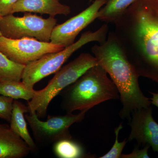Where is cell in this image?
Here are the masks:
<instances>
[{
  "label": "cell",
  "instance_id": "obj_19",
  "mask_svg": "<svg viewBox=\"0 0 158 158\" xmlns=\"http://www.w3.org/2000/svg\"><path fill=\"white\" fill-rule=\"evenodd\" d=\"M14 99L0 94V118L10 123Z\"/></svg>",
  "mask_w": 158,
  "mask_h": 158
},
{
  "label": "cell",
  "instance_id": "obj_24",
  "mask_svg": "<svg viewBox=\"0 0 158 158\" xmlns=\"http://www.w3.org/2000/svg\"><path fill=\"white\" fill-rule=\"evenodd\" d=\"M2 17L0 15V21H1V19H2ZM1 36H2V33H1V31H0V37H1Z\"/></svg>",
  "mask_w": 158,
  "mask_h": 158
},
{
  "label": "cell",
  "instance_id": "obj_3",
  "mask_svg": "<svg viewBox=\"0 0 158 158\" xmlns=\"http://www.w3.org/2000/svg\"><path fill=\"white\" fill-rule=\"evenodd\" d=\"M60 94L61 108L66 113L89 111L103 102L120 98L116 85L98 64L87 70Z\"/></svg>",
  "mask_w": 158,
  "mask_h": 158
},
{
  "label": "cell",
  "instance_id": "obj_22",
  "mask_svg": "<svg viewBox=\"0 0 158 158\" xmlns=\"http://www.w3.org/2000/svg\"><path fill=\"white\" fill-rule=\"evenodd\" d=\"M149 92L152 95V98L150 99L152 104L154 105L158 108V93L150 91H149Z\"/></svg>",
  "mask_w": 158,
  "mask_h": 158
},
{
  "label": "cell",
  "instance_id": "obj_8",
  "mask_svg": "<svg viewBox=\"0 0 158 158\" xmlns=\"http://www.w3.org/2000/svg\"><path fill=\"white\" fill-rule=\"evenodd\" d=\"M65 48L50 42L40 41L31 37L13 39L0 37V51L15 62L26 65L50 53L56 52Z\"/></svg>",
  "mask_w": 158,
  "mask_h": 158
},
{
  "label": "cell",
  "instance_id": "obj_21",
  "mask_svg": "<svg viewBox=\"0 0 158 158\" xmlns=\"http://www.w3.org/2000/svg\"><path fill=\"white\" fill-rule=\"evenodd\" d=\"M19 0H0V15L2 17L11 14L13 6Z\"/></svg>",
  "mask_w": 158,
  "mask_h": 158
},
{
  "label": "cell",
  "instance_id": "obj_16",
  "mask_svg": "<svg viewBox=\"0 0 158 158\" xmlns=\"http://www.w3.org/2000/svg\"><path fill=\"white\" fill-rule=\"evenodd\" d=\"M36 90L28 88L22 81H0V94L14 99L29 101L34 97Z\"/></svg>",
  "mask_w": 158,
  "mask_h": 158
},
{
  "label": "cell",
  "instance_id": "obj_10",
  "mask_svg": "<svg viewBox=\"0 0 158 158\" xmlns=\"http://www.w3.org/2000/svg\"><path fill=\"white\" fill-rule=\"evenodd\" d=\"M129 121L131 130L128 142L135 140L139 146L148 144L158 153V123L153 117L151 106L133 111Z\"/></svg>",
  "mask_w": 158,
  "mask_h": 158
},
{
  "label": "cell",
  "instance_id": "obj_12",
  "mask_svg": "<svg viewBox=\"0 0 158 158\" xmlns=\"http://www.w3.org/2000/svg\"><path fill=\"white\" fill-rule=\"evenodd\" d=\"M31 152L28 145L10 127L0 128V158H23Z\"/></svg>",
  "mask_w": 158,
  "mask_h": 158
},
{
  "label": "cell",
  "instance_id": "obj_1",
  "mask_svg": "<svg viewBox=\"0 0 158 158\" xmlns=\"http://www.w3.org/2000/svg\"><path fill=\"white\" fill-rule=\"evenodd\" d=\"M113 24L138 77L158 84V0H137Z\"/></svg>",
  "mask_w": 158,
  "mask_h": 158
},
{
  "label": "cell",
  "instance_id": "obj_11",
  "mask_svg": "<svg viewBox=\"0 0 158 158\" xmlns=\"http://www.w3.org/2000/svg\"><path fill=\"white\" fill-rule=\"evenodd\" d=\"M16 12H34L55 17L58 15H68L71 9L59 0H19L13 6L11 14Z\"/></svg>",
  "mask_w": 158,
  "mask_h": 158
},
{
  "label": "cell",
  "instance_id": "obj_5",
  "mask_svg": "<svg viewBox=\"0 0 158 158\" xmlns=\"http://www.w3.org/2000/svg\"><path fill=\"white\" fill-rule=\"evenodd\" d=\"M109 32L108 23H105L94 31L83 33L77 41L64 49L50 53L26 65L23 72L22 82L30 89L43 79L55 73L62 67L69 57L83 46L90 42L100 44L106 39Z\"/></svg>",
  "mask_w": 158,
  "mask_h": 158
},
{
  "label": "cell",
  "instance_id": "obj_14",
  "mask_svg": "<svg viewBox=\"0 0 158 158\" xmlns=\"http://www.w3.org/2000/svg\"><path fill=\"white\" fill-rule=\"evenodd\" d=\"M53 151L57 157L59 158H94L88 154L81 143L73 138H65L54 143Z\"/></svg>",
  "mask_w": 158,
  "mask_h": 158
},
{
  "label": "cell",
  "instance_id": "obj_4",
  "mask_svg": "<svg viewBox=\"0 0 158 158\" xmlns=\"http://www.w3.org/2000/svg\"><path fill=\"white\" fill-rule=\"evenodd\" d=\"M98 64L97 60L93 55L83 53L62 66L45 88L36 90L34 97L28 101V113L36 112L40 118L45 117L51 102L87 70Z\"/></svg>",
  "mask_w": 158,
  "mask_h": 158
},
{
  "label": "cell",
  "instance_id": "obj_20",
  "mask_svg": "<svg viewBox=\"0 0 158 158\" xmlns=\"http://www.w3.org/2000/svg\"><path fill=\"white\" fill-rule=\"evenodd\" d=\"M139 145L135 146L131 153L123 154L121 156L122 158H149L148 150L150 148L148 144H145L143 148L140 149Z\"/></svg>",
  "mask_w": 158,
  "mask_h": 158
},
{
  "label": "cell",
  "instance_id": "obj_6",
  "mask_svg": "<svg viewBox=\"0 0 158 158\" xmlns=\"http://www.w3.org/2000/svg\"><path fill=\"white\" fill-rule=\"evenodd\" d=\"M56 23V19L52 16L44 18L30 12H25L21 17L10 14L2 17L0 31L2 36L10 39L31 37L49 42Z\"/></svg>",
  "mask_w": 158,
  "mask_h": 158
},
{
  "label": "cell",
  "instance_id": "obj_13",
  "mask_svg": "<svg viewBox=\"0 0 158 158\" xmlns=\"http://www.w3.org/2000/svg\"><path fill=\"white\" fill-rule=\"evenodd\" d=\"M27 113H28L27 106L14 99L9 127L13 131L25 141L31 148V152L35 153L38 148L28 130L24 114Z\"/></svg>",
  "mask_w": 158,
  "mask_h": 158
},
{
  "label": "cell",
  "instance_id": "obj_15",
  "mask_svg": "<svg viewBox=\"0 0 158 158\" xmlns=\"http://www.w3.org/2000/svg\"><path fill=\"white\" fill-rule=\"evenodd\" d=\"M137 0H109L99 10L97 19L106 23H113Z\"/></svg>",
  "mask_w": 158,
  "mask_h": 158
},
{
  "label": "cell",
  "instance_id": "obj_7",
  "mask_svg": "<svg viewBox=\"0 0 158 158\" xmlns=\"http://www.w3.org/2000/svg\"><path fill=\"white\" fill-rule=\"evenodd\" d=\"M88 111L84 110L77 114L48 116L46 121L40 120L36 112L27 113L25 116L37 144L46 146L62 139L72 138L69 128L74 123L83 121Z\"/></svg>",
  "mask_w": 158,
  "mask_h": 158
},
{
  "label": "cell",
  "instance_id": "obj_17",
  "mask_svg": "<svg viewBox=\"0 0 158 158\" xmlns=\"http://www.w3.org/2000/svg\"><path fill=\"white\" fill-rule=\"evenodd\" d=\"M25 66L11 61L0 51V81H20Z\"/></svg>",
  "mask_w": 158,
  "mask_h": 158
},
{
  "label": "cell",
  "instance_id": "obj_25",
  "mask_svg": "<svg viewBox=\"0 0 158 158\" xmlns=\"http://www.w3.org/2000/svg\"><path fill=\"white\" fill-rule=\"evenodd\" d=\"M94 1V0H90V2H91V1ZM102 1H105V2H106V3L108 1H109V0H102Z\"/></svg>",
  "mask_w": 158,
  "mask_h": 158
},
{
  "label": "cell",
  "instance_id": "obj_2",
  "mask_svg": "<svg viewBox=\"0 0 158 158\" xmlns=\"http://www.w3.org/2000/svg\"><path fill=\"white\" fill-rule=\"evenodd\" d=\"M91 50L118 89L122 105L119 113L121 119L130 120L133 111L150 106V99L141 90L139 77L114 31H110L106 40L94 44Z\"/></svg>",
  "mask_w": 158,
  "mask_h": 158
},
{
  "label": "cell",
  "instance_id": "obj_9",
  "mask_svg": "<svg viewBox=\"0 0 158 158\" xmlns=\"http://www.w3.org/2000/svg\"><path fill=\"white\" fill-rule=\"evenodd\" d=\"M106 3L102 0H94L82 12L65 22L56 25L52 32L50 42L65 48L72 44L78 34L97 19L99 10Z\"/></svg>",
  "mask_w": 158,
  "mask_h": 158
},
{
  "label": "cell",
  "instance_id": "obj_18",
  "mask_svg": "<svg viewBox=\"0 0 158 158\" xmlns=\"http://www.w3.org/2000/svg\"><path fill=\"white\" fill-rule=\"evenodd\" d=\"M123 128L122 123L116 128L114 131L115 135V141L112 148L104 155L99 157V158H121L122 152L125 146L128 142L127 139L125 138L123 141L119 142L118 141L119 132Z\"/></svg>",
  "mask_w": 158,
  "mask_h": 158
},
{
  "label": "cell",
  "instance_id": "obj_23",
  "mask_svg": "<svg viewBox=\"0 0 158 158\" xmlns=\"http://www.w3.org/2000/svg\"><path fill=\"white\" fill-rule=\"evenodd\" d=\"M7 127H9V126L8 125V124H1V123H0V128H1Z\"/></svg>",
  "mask_w": 158,
  "mask_h": 158
}]
</instances>
